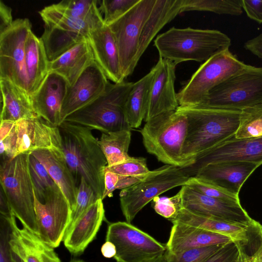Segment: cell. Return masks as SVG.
I'll return each instance as SVG.
<instances>
[{
    "label": "cell",
    "mask_w": 262,
    "mask_h": 262,
    "mask_svg": "<svg viewBox=\"0 0 262 262\" xmlns=\"http://www.w3.org/2000/svg\"><path fill=\"white\" fill-rule=\"evenodd\" d=\"M176 111L187 118L182 154L190 165L199 155L235 135L241 112L198 106H179Z\"/></svg>",
    "instance_id": "cell-1"
},
{
    "label": "cell",
    "mask_w": 262,
    "mask_h": 262,
    "mask_svg": "<svg viewBox=\"0 0 262 262\" xmlns=\"http://www.w3.org/2000/svg\"><path fill=\"white\" fill-rule=\"evenodd\" d=\"M58 127L66 161L75 178H84L102 199L107 162L92 129L65 121Z\"/></svg>",
    "instance_id": "cell-2"
},
{
    "label": "cell",
    "mask_w": 262,
    "mask_h": 262,
    "mask_svg": "<svg viewBox=\"0 0 262 262\" xmlns=\"http://www.w3.org/2000/svg\"><path fill=\"white\" fill-rule=\"evenodd\" d=\"M230 45V38L220 31L191 28L172 27L154 40L160 57L176 65L189 60L205 62Z\"/></svg>",
    "instance_id": "cell-3"
},
{
    "label": "cell",
    "mask_w": 262,
    "mask_h": 262,
    "mask_svg": "<svg viewBox=\"0 0 262 262\" xmlns=\"http://www.w3.org/2000/svg\"><path fill=\"white\" fill-rule=\"evenodd\" d=\"M187 127V117L176 110L150 118L140 132L148 153L166 165L182 168L190 165L182 154Z\"/></svg>",
    "instance_id": "cell-4"
},
{
    "label": "cell",
    "mask_w": 262,
    "mask_h": 262,
    "mask_svg": "<svg viewBox=\"0 0 262 262\" xmlns=\"http://www.w3.org/2000/svg\"><path fill=\"white\" fill-rule=\"evenodd\" d=\"M30 155L26 153L13 159H2L0 183L15 217L24 227L38 236L34 188L30 168Z\"/></svg>",
    "instance_id": "cell-5"
},
{
    "label": "cell",
    "mask_w": 262,
    "mask_h": 262,
    "mask_svg": "<svg viewBox=\"0 0 262 262\" xmlns=\"http://www.w3.org/2000/svg\"><path fill=\"white\" fill-rule=\"evenodd\" d=\"M134 83L124 80L109 82L104 92L95 100L67 117L64 121L79 124L102 133L130 130L125 115V106Z\"/></svg>",
    "instance_id": "cell-6"
},
{
    "label": "cell",
    "mask_w": 262,
    "mask_h": 262,
    "mask_svg": "<svg viewBox=\"0 0 262 262\" xmlns=\"http://www.w3.org/2000/svg\"><path fill=\"white\" fill-rule=\"evenodd\" d=\"M262 105V67L249 65L213 88L198 106L228 110Z\"/></svg>",
    "instance_id": "cell-7"
},
{
    "label": "cell",
    "mask_w": 262,
    "mask_h": 262,
    "mask_svg": "<svg viewBox=\"0 0 262 262\" xmlns=\"http://www.w3.org/2000/svg\"><path fill=\"white\" fill-rule=\"evenodd\" d=\"M248 66L229 49L213 55L200 66L177 93L179 106L199 105L213 88Z\"/></svg>",
    "instance_id": "cell-8"
},
{
    "label": "cell",
    "mask_w": 262,
    "mask_h": 262,
    "mask_svg": "<svg viewBox=\"0 0 262 262\" xmlns=\"http://www.w3.org/2000/svg\"><path fill=\"white\" fill-rule=\"evenodd\" d=\"M189 178L181 167L165 165L150 171L143 180L121 189L120 207L126 221L131 223L149 202L171 189L186 185Z\"/></svg>",
    "instance_id": "cell-9"
},
{
    "label": "cell",
    "mask_w": 262,
    "mask_h": 262,
    "mask_svg": "<svg viewBox=\"0 0 262 262\" xmlns=\"http://www.w3.org/2000/svg\"><path fill=\"white\" fill-rule=\"evenodd\" d=\"M38 150L63 154L58 127L50 125L41 118L15 121L10 134L0 141L2 159H13Z\"/></svg>",
    "instance_id": "cell-10"
},
{
    "label": "cell",
    "mask_w": 262,
    "mask_h": 262,
    "mask_svg": "<svg viewBox=\"0 0 262 262\" xmlns=\"http://www.w3.org/2000/svg\"><path fill=\"white\" fill-rule=\"evenodd\" d=\"M155 2L156 0H140L126 13L108 25L117 43L124 79L133 73L139 61L142 31Z\"/></svg>",
    "instance_id": "cell-11"
},
{
    "label": "cell",
    "mask_w": 262,
    "mask_h": 262,
    "mask_svg": "<svg viewBox=\"0 0 262 262\" xmlns=\"http://www.w3.org/2000/svg\"><path fill=\"white\" fill-rule=\"evenodd\" d=\"M31 28L28 18H18L0 33V79L8 80L28 93L25 45Z\"/></svg>",
    "instance_id": "cell-12"
},
{
    "label": "cell",
    "mask_w": 262,
    "mask_h": 262,
    "mask_svg": "<svg viewBox=\"0 0 262 262\" xmlns=\"http://www.w3.org/2000/svg\"><path fill=\"white\" fill-rule=\"evenodd\" d=\"M106 241L115 246L114 258L117 262H140L163 254L166 244L127 222L113 223L108 226Z\"/></svg>",
    "instance_id": "cell-13"
},
{
    "label": "cell",
    "mask_w": 262,
    "mask_h": 262,
    "mask_svg": "<svg viewBox=\"0 0 262 262\" xmlns=\"http://www.w3.org/2000/svg\"><path fill=\"white\" fill-rule=\"evenodd\" d=\"M228 161L261 165L262 136L237 139L234 135L202 153L196 158L193 163L182 169L188 177H194L209 164Z\"/></svg>",
    "instance_id": "cell-14"
},
{
    "label": "cell",
    "mask_w": 262,
    "mask_h": 262,
    "mask_svg": "<svg viewBox=\"0 0 262 262\" xmlns=\"http://www.w3.org/2000/svg\"><path fill=\"white\" fill-rule=\"evenodd\" d=\"M181 208L193 213L228 223L250 227L258 222L252 219L240 203L207 196L188 185L182 186Z\"/></svg>",
    "instance_id": "cell-15"
},
{
    "label": "cell",
    "mask_w": 262,
    "mask_h": 262,
    "mask_svg": "<svg viewBox=\"0 0 262 262\" xmlns=\"http://www.w3.org/2000/svg\"><path fill=\"white\" fill-rule=\"evenodd\" d=\"M34 209L38 236L53 248L58 247L64 237L72 213L67 199L61 191L43 203L34 195Z\"/></svg>",
    "instance_id": "cell-16"
},
{
    "label": "cell",
    "mask_w": 262,
    "mask_h": 262,
    "mask_svg": "<svg viewBox=\"0 0 262 262\" xmlns=\"http://www.w3.org/2000/svg\"><path fill=\"white\" fill-rule=\"evenodd\" d=\"M109 81L94 61L69 86L61 110V122L71 114L88 105L105 90Z\"/></svg>",
    "instance_id": "cell-17"
},
{
    "label": "cell",
    "mask_w": 262,
    "mask_h": 262,
    "mask_svg": "<svg viewBox=\"0 0 262 262\" xmlns=\"http://www.w3.org/2000/svg\"><path fill=\"white\" fill-rule=\"evenodd\" d=\"M176 67L172 61L159 57L152 68L154 76L145 122L162 113L176 111L179 106L174 89Z\"/></svg>",
    "instance_id": "cell-18"
},
{
    "label": "cell",
    "mask_w": 262,
    "mask_h": 262,
    "mask_svg": "<svg viewBox=\"0 0 262 262\" xmlns=\"http://www.w3.org/2000/svg\"><path fill=\"white\" fill-rule=\"evenodd\" d=\"M69 84L61 76L49 72L38 90L30 95L38 116L55 127L61 124V110Z\"/></svg>",
    "instance_id": "cell-19"
},
{
    "label": "cell",
    "mask_w": 262,
    "mask_h": 262,
    "mask_svg": "<svg viewBox=\"0 0 262 262\" xmlns=\"http://www.w3.org/2000/svg\"><path fill=\"white\" fill-rule=\"evenodd\" d=\"M87 40L95 61L107 78L115 83L124 81L118 47L110 27L104 25L92 31L88 36Z\"/></svg>",
    "instance_id": "cell-20"
},
{
    "label": "cell",
    "mask_w": 262,
    "mask_h": 262,
    "mask_svg": "<svg viewBox=\"0 0 262 262\" xmlns=\"http://www.w3.org/2000/svg\"><path fill=\"white\" fill-rule=\"evenodd\" d=\"M259 165L250 162L228 161L209 164L194 176L238 196L248 178Z\"/></svg>",
    "instance_id": "cell-21"
},
{
    "label": "cell",
    "mask_w": 262,
    "mask_h": 262,
    "mask_svg": "<svg viewBox=\"0 0 262 262\" xmlns=\"http://www.w3.org/2000/svg\"><path fill=\"white\" fill-rule=\"evenodd\" d=\"M102 201L98 199L92 205L66 233L64 245L72 254L82 253L96 236L105 217Z\"/></svg>",
    "instance_id": "cell-22"
},
{
    "label": "cell",
    "mask_w": 262,
    "mask_h": 262,
    "mask_svg": "<svg viewBox=\"0 0 262 262\" xmlns=\"http://www.w3.org/2000/svg\"><path fill=\"white\" fill-rule=\"evenodd\" d=\"M172 223L166 247L167 251L172 253L234 242L227 236L196 227L178 222Z\"/></svg>",
    "instance_id": "cell-23"
},
{
    "label": "cell",
    "mask_w": 262,
    "mask_h": 262,
    "mask_svg": "<svg viewBox=\"0 0 262 262\" xmlns=\"http://www.w3.org/2000/svg\"><path fill=\"white\" fill-rule=\"evenodd\" d=\"M227 236L234 242L245 247L251 245L254 234L260 226L245 227L201 215L181 208L176 215L169 220Z\"/></svg>",
    "instance_id": "cell-24"
},
{
    "label": "cell",
    "mask_w": 262,
    "mask_h": 262,
    "mask_svg": "<svg viewBox=\"0 0 262 262\" xmlns=\"http://www.w3.org/2000/svg\"><path fill=\"white\" fill-rule=\"evenodd\" d=\"M31 154L47 169L67 199L72 211L76 203L78 186L64 154L49 150H38Z\"/></svg>",
    "instance_id": "cell-25"
},
{
    "label": "cell",
    "mask_w": 262,
    "mask_h": 262,
    "mask_svg": "<svg viewBox=\"0 0 262 262\" xmlns=\"http://www.w3.org/2000/svg\"><path fill=\"white\" fill-rule=\"evenodd\" d=\"M10 244L23 262H61L53 247L26 228L19 229L16 223Z\"/></svg>",
    "instance_id": "cell-26"
},
{
    "label": "cell",
    "mask_w": 262,
    "mask_h": 262,
    "mask_svg": "<svg viewBox=\"0 0 262 262\" xmlns=\"http://www.w3.org/2000/svg\"><path fill=\"white\" fill-rule=\"evenodd\" d=\"M0 120H17L39 118L34 111L29 93L11 81L0 79Z\"/></svg>",
    "instance_id": "cell-27"
},
{
    "label": "cell",
    "mask_w": 262,
    "mask_h": 262,
    "mask_svg": "<svg viewBox=\"0 0 262 262\" xmlns=\"http://www.w3.org/2000/svg\"><path fill=\"white\" fill-rule=\"evenodd\" d=\"M93 54L88 41H81L67 52L49 62V72L63 77L72 85L82 72L94 61Z\"/></svg>",
    "instance_id": "cell-28"
},
{
    "label": "cell",
    "mask_w": 262,
    "mask_h": 262,
    "mask_svg": "<svg viewBox=\"0 0 262 262\" xmlns=\"http://www.w3.org/2000/svg\"><path fill=\"white\" fill-rule=\"evenodd\" d=\"M183 0H156L153 9L142 31L138 59L160 30L181 13Z\"/></svg>",
    "instance_id": "cell-29"
},
{
    "label": "cell",
    "mask_w": 262,
    "mask_h": 262,
    "mask_svg": "<svg viewBox=\"0 0 262 262\" xmlns=\"http://www.w3.org/2000/svg\"><path fill=\"white\" fill-rule=\"evenodd\" d=\"M49 62L41 38L31 30L25 45V65L30 95L38 90L48 75Z\"/></svg>",
    "instance_id": "cell-30"
},
{
    "label": "cell",
    "mask_w": 262,
    "mask_h": 262,
    "mask_svg": "<svg viewBox=\"0 0 262 262\" xmlns=\"http://www.w3.org/2000/svg\"><path fill=\"white\" fill-rule=\"evenodd\" d=\"M153 76L152 69L145 76L134 83L128 94L125 106V115L131 128L139 127L145 119Z\"/></svg>",
    "instance_id": "cell-31"
},
{
    "label": "cell",
    "mask_w": 262,
    "mask_h": 262,
    "mask_svg": "<svg viewBox=\"0 0 262 262\" xmlns=\"http://www.w3.org/2000/svg\"><path fill=\"white\" fill-rule=\"evenodd\" d=\"M40 38L49 62L87 39L82 34L47 25H45L44 31Z\"/></svg>",
    "instance_id": "cell-32"
},
{
    "label": "cell",
    "mask_w": 262,
    "mask_h": 262,
    "mask_svg": "<svg viewBox=\"0 0 262 262\" xmlns=\"http://www.w3.org/2000/svg\"><path fill=\"white\" fill-rule=\"evenodd\" d=\"M130 141V130L102 133L98 142L106 159L107 166L122 163L132 158L128 154Z\"/></svg>",
    "instance_id": "cell-33"
},
{
    "label": "cell",
    "mask_w": 262,
    "mask_h": 262,
    "mask_svg": "<svg viewBox=\"0 0 262 262\" xmlns=\"http://www.w3.org/2000/svg\"><path fill=\"white\" fill-rule=\"evenodd\" d=\"M39 14L45 25L77 32L85 35L86 37L92 31L101 27L86 21L72 17L59 11L54 4L44 7L39 12Z\"/></svg>",
    "instance_id": "cell-34"
},
{
    "label": "cell",
    "mask_w": 262,
    "mask_h": 262,
    "mask_svg": "<svg viewBox=\"0 0 262 262\" xmlns=\"http://www.w3.org/2000/svg\"><path fill=\"white\" fill-rule=\"evenodd\" d=\"M97 0H64L54 4L63 13L76 19L82 20L99 27L105 24Z\"/></svg>",
    "instance_id": "cell-35"
},
{
    "label": "cell",
    "mask_w": 262,
    "mask_h": 262,
    "mask_svg": "<svg viewBox=\"0 0 262 262\" xmlns=\"http://www.w3.org/2000/svg\"><path fill=\"white\" fill-rule=\"evenodd\" d=\"M30 168L34 193L37 200L44 202L61 191L43 165L32 155L30 156Z\"/></svg>",
    "instance_id": "cell-36"
},
{
    "label": "cell",
    "mask_w": 262,
    "mask_h": 262,
    "mask_svg": "<svg viewBox=\"0 0 262 262\" xmlns=\"http://www.w3.org/2000/svg\"><path fill=\"white\" fill-rule=\"evenodd\" d=\"M242 9L241 0H183L181 13L203 11L236 16L242 14Z\"/></svg>",
    "instance_id": "cell-37"
},
{
    "label": "cell",
    "mask_w": 262,
    "mask_h": 262,
    "mask_svg": "<svg viewBox=\"0 0 262 262\" xmlns=\"http://www.w3.org/2000/svg\"><path fill=\"white\" fill-rule=\"evenodd\" d=\"M262 136V105L241 111L238 127L234 135L237 139Z\"/></svg>",
    "instance_id": "cell-38"
},
{
    "label": "cell",
    "mask_w": 262,
    "mask_h": 262,
    "mask_svg": "<svg viewBox=\"0 0 262 262\" xmlns=\"http://www.w3.org/2000/svg\"><path fill=\"white\" fill-rule=\"evenodd\" d=\"M15 216L0 214V262H23L13 251L10 241L15 224Z\"/></svg>",
    "instance_id": "cell-39"
},
{
    "label": "cell",
    "mask_w": 262,
    "mask_h": 262,
    "mask_svg": "<svg viewBox=\"0 0 262 262\" xmlns=\"http://www.w3.org/2000/svg\"><path fill=\"white\" fill-rule=\"evenodd\" d=\"M98 199L91 186L84 178H81L78 186L76 205L72 211L70 223L66 233L76 221Z\"/></svg>",
    "instance_id": "cell-40"
},
{
    "label": "cell",
    "mask_w": 262,
    "mask_h": 262,
    "mask_svg": "<svg viewBox=\"0 0 262 262\" xmlns=\"http://www.w3.org/2000/svg\"><path fill=\"white\" fill-rule=\"evenodd\" d=\"M140 0L99 1V10L103 14V21L108 26L130 10Z\"/></svg>",
    "instance_id": "cell-41"
},
{
    "label": "cell",
    "mask_w": 262,
    "mask_h": 262,
    "mask_svg": "<svg viewBox=\"0 0 262 262\" xmlns=\"http://www.w3.org/2000/svg\"><path fill=\"white\" fill-rule=\"evenodd\" d=\"M214 245L172 253L166 251L167 262H205L223 246Z\"/></svg>",
    "instance_id": "cell-42"
},
{
    "label": "cell",
    "mask_w": 262,
    "mask_h": 262,
    "mask_svg": "<svg viewBox=\"0 0 262 262\" xmlns=\"http://www.w3.org/2000/svg\"><path fill=\"white\" fill-rule=\"evenodd\" d=\"M185 185L189 186L201 193L212 198L225 201L240 203L238 196L230 193L196 177H189Z\"/></svg>",
    "instance_id": "cell-43"
},
{
    "label": "cell",
    "mask_w": 262,
    "mask_h": 262,
    "mask_svg": "<svg viewBox=\"0 0 262 262\" xmlns=\"http://www.w3.org/2000/svg\"><path fill=\"white\" fill-rule=\"evenodd\" d=\"M105 171H111L118 175L137 177L144 176L149 170L147 166L146 159L143 157H133L122 163L112 166H106Z\"/></svg>",
    "instance_id": "cell-44"
},
{
    "label": "cell",
    "mask_w": 262,
    "mask_h": 262,
    "mask_svg": "<svg viewBox=\"0 0 262 262\" xmlns=\"http://www.w3.org/2000/svg\"><path fill=\"white\" fill-rule=\"evenodd\" d=\"M153 208L155 211L168 220L174 217L181 208V191L171 197L157 196L154 199Z\"/></svg>",
    "instance_id": "cell-45"
},
{
    "label": "cell",
    "mask_w": 262,
    "mask_h": 262,
    "mask_svg": "<svg viewBox=\"0 0 262 262\" xmlns=\"http://www.w3.org/2000/svg\"><path fill=\"white\" fill-rule=\"evenodd\" d=\"M239 245L234 242L225 244L205 262H236Z\"/></svg>",
    "instance_id": "cell-46"
},
{
    "label": "cell",
    "mask_w": 262,
    "mask_h": 262,
    "mask_svg": "<svg viewBox=\"0 0 262 262\" xmlns=\"http://www.w3.org/2000/svg\"><path fill=\"white\" fill-rule=\"evenodd\" d=\"M241 5L250 18L262 23V0H241Z\"/></svg>",
    "instance_id": "cell-47"
},
{
    "label": "cell",
    "mask_w": 262,
    "mask_h": 262,
    "mask_svg": "<svg viewBox=\"0 0 262 262\" xmlns=\"http://www.w3.org/2000/svg\"><path fill=\"white\" fill-rule=\"evenodd\" d=\"M118 180V174L111 171L104 172V190L102 200L106 197L113 196V192L116 189Z\"/></svg>",
    "instance_id": "cell-48"
},
{
    "label": "cell",
    "mask_w": 262,
    "mask_h": 262,
    "mask_svg": "<svg viewBox=\"0 0 262 262\" xmlns=\"http://www.w3.org/2000/svg\"><path fill=\"white\" fill-rule=\"evenodd\" d=\"M13 20L11 8L0 1V33L11 26Z\"/></svg>",
    "instance_id": "cell-49"
},
{
    "label": "cell",
    "mask_w": 262,
    "mask_h": 262,
    "mask_svg": "<svg viewBox=\"0 0 262 262\" xmlns=\"http://www.w3.org/2000/svg\"><path fill=\"white\" fill-rule=\"evenodd\" d=\"M244 48L262 59V33L247 40L244 44Z\"/></svg>",
    "instance_id": "cell-50"
},
{
    "label": "cell",
    "mask_w": 262,
    "mask_h": 262,
    "mask_svg": "<svg viewBox=\"0 0 262 262\" xmlns=\"http://www.w3.org/2000/svg\"><path fill=\"white\" fill-rule=\"evenodd\" d=\"M149 172L144 176L137 177L119 175V180L116 186V189H123L127 188L143 180L147 177Z\"/></svg>",
    "instance_id": "cell-51"
},
{
    "label": "cell",
    "mask_w": 262,
    "mask_h": 262,
    "mask_svg": "<svg viewBox=\"0 0 262 262\" xmlns=\"http://www.w3.org/2000/svg\"><path fill=\"white\" fill-rule=\"evenodd\" d=\"M15 121L1 120L0 124V141L4 140L11 133L15 125Z\"/></svg>",
    "instance_id": "cell-52"
},
{
    "label": "cell",
    "mask_w": 262,
    "mask_h": 262,
    "mask_svg": "<svg viewBox=\"0 0 262 262\" xmlns=\"http://www.w3.org/2000/svg\"><path fill=\"white\" fill-rule=\"evenodd\" d=\"M102 255L106 258L114 257L116 254V249L115 245L110 242L106 241L101 248Z\"/></svg>",
    "instance_id": "cell-53"
},
{
    "label": "cell",
    "mask_w": 262,
    "mask_h": 262,
    "mask_svg": "<svg viewBox=\"0 0 262 262\" xmlns=\"http://www.w3.org/2000/svg\"><path fill=\"white\" fill-rule=\"evenodd\" d=\"M12 213H13V212L10 208L9 203L7 199V198H6L3 190L1 188L0 214H9Z\"/></svg>",
    "instance_id": "cell-54"
},
{
    "label": "cell",
    "mask_w": 262,
    "mask_h": 262,
    "mask_svg": "<svg viewBox=\"0 0 262 262\" xmlns=\"http://www.w3.org/2000/svg\"><path fill=\"white\" fill-rule=\"evenodd\" d=\"M236 262H253L251 255L247 254L245 248L240 244L238 255Z\"/></svg>",
    "instance_id": "cell-55"
},
{
    "label": "cell",
    "mask_w": 262,
    "mask_h": 262,
    "mask_svg": "<svg viewBox=\"0 0 262 262\" xmlns=\"http://www.w3.org/2000/svg\"><path fill=\"white\" fill-rule=\"evenodd\" d=\"M166 252V251H165ZM140 262H167L165 252Z\"/></svg>",
    "instance_id": "cell-56"
},
{
    "label": "cell",
    "mask_w": 262,
    "mask_h": 262,
    "mask_svg": "<svg viewBox=\"0 0 262 262\" xmlns=\"http://www.w3.org/2000/svg\"><path fill=\"white\" fill-rule=\"evenodd\" d=\"M70 262H85L81 259H72Z\"/></svg>",
    "instance_id": "cell-57"
},
{
    "label": "cell",
    "mask_w": 262,
    "mask_h": 262,
    "mask_svg": "<svg viewBox=\"0 0 262 262\" xmlns=\"http://www.w3.org/2000/svg\"><path fill=\"white\" fill-rule=\"evenodd\" d=\"M259 262H262V255L260 258Z\"/></svg>",
    "instance_id": "cell-58"
},
{
    "label": "cell",
    "mask_w": 262,
    "mask_h": 262,
    "mask_svg": "<svg viewBox=\"0 0 262 262\" xmlns=\"http://www.w3.org/2000/svg\"><path fill=\"white\" fill-rule=\"evenodd\" d=\"M252 259H253V262H257V261H256V260H255L253 258H252Z\"/></svg>",
    "instance_id": "cell-59"
}]
</instances>
